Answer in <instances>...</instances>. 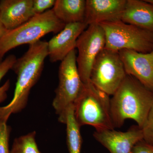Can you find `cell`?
Instances as JSON below:
<instances>
[{
	"label": "cell",
	"mask_w": 153,
	"mask_h": 153,
	"mask_svg": "<svg viewBox=\"0 0 153 153\" xmlns=\"http://www.w3.org/2000/svg\"><path fill=\"white\" fill-rule=\"evenodd\" d=\"M48 56L47 42L40 40L29 45L27 51L16 60L11 69L17 76L13 97L9 104L0 107V120L7 121L11 114L26 106L30 90L40 78Z\"/></svg>",
	"instance_id": "obj_1"
},
{
	"label": "cell",
	"mask_w": 153,
	"mask_h": 153,
	"mask_svg": "<svg viewBox=\"0 0 153 153\" xmlns=\"http://www.w3.org/2000/svg\"><path fill=\"white\" fill-rule=\"evenodd\" d=\"M110 99L111 120L114 128L133 120L141 128L153 105V91L133 76L127 75Z\"/></svg>",
	"instance_id": "obj_2"
},
{
	"label": "cell",
	"mask_w": 153,
	"mask_h": 153,
	"mask_svg": "<svg viewBox=\"0 0 153 153\" xmlns=\"http://www.w3.org/2000/svg\"><path fill=\"white\" fill-rule=\"evenodd\" d=\"M109 95L91 82L83 86L73 106L75 120L79 126H92L96 131L114 129L110 110Z\"/></svg>",
	"instance_id": "obj_3"
},
{
	"label": "cell",
	"mask_w": 153,
	"mask_h": 153,
	"mask_svg": "<svg viewBox=\"0 0 153 153\" xmlns=\"http://www.w3.org/2000/svg\"><path fill=\"white\" fill-rule=\"evenodd\" d=\"M65 26L56 17L52 9L35 15L18 27L7 31L0 38V61L11 49L24 44H34L49 33H59Z\"/></svg>",
	"instance_id": "obj_4"
},
{
	"label": "cell",
	"mask_w": 153,
	"mask_h": 153,
	"mask_svg": "<svg viewBox=\"0 0 153 153\" xmlns=\"http://www.w3.org/2000/svg\"><path fill=\"white\" fill-rule=\"evenodd\" d=\"M105 34V49L119 52L123 49L149 53L153 49V32L121 21L99 24Z\"/></svg>",
	"instance_id": "obj_5"
},
{
	"label": "cell",
	"mask_w": 153,
	"mask_h": 153,
	"mask_svg": "<svg viewBox=\"0 0 153 153\" xmlns=\"http://www.w3.org/2000/svg\"><path fill=\"white\" fill-rule=\"evenodd\" d=\"M75 49L72 50L62 61L59 70V83L55 90L52 105L60 122L68 108L74 102L82 90L83 83L79 75L76 62Z\"/></svg>",
	"instance_id": "obj_6"
},
{
	"label": "cell",
	"mask_w": 153,
	"mask_h": 153,
	"mask_svg": "<svg viewBox=\"0 0 153 153\" xmlns=\"http://www.w3.org/2000/svg\"><path fill=\"white\" fill-rule=\"evenodd\" d=\"M126 75L119 52L104 48L94 63L90 81L108 95H113Z\"/></svg>",
	"instance_id": "obj_7"
},
{
	"label": "cell",
	"mask_w": 153,
	"mask_h": 153,
	"mask_svg": "<svg viewBox=\"0 0 153 153\" xmlns=\"http://www.w3.org/2000/svg\"><path fill=\"white\" fill-rule=\"evenodd\" d=\"M105 45L104 31L100 25H88L77 39L76 65L83 83L90 82L91 71L94 63Z\"/></svg>",
	"instance_id": "obj_8"
},
{
	"label": "cell",
	"mask_w": 153,
	"mask_h": 153,
	"mask_svg": "<svg viewBox=\"0 0 153 153\" xmlns=\"http://www.w3.org/2000/svg\"><path fill=\"white\" fill-rule=\"evenodd\" d=\"M119 54L126 74L133 76L153 91V49L146 53L123 49Z\"/></svg>",
	"instance_id": "obj_9"
},
{
	"label": "cell",
	"mask_w": 153,
	"mask_h": 153,
	"mask_svg": "<svg viewBox=\"0 0 153 153\" xmlns=\"http://www.w3.org/2000/svg\"><path fill=\"white\" fill-rule=\"evenodd\" d=\"M93 136L110 153H132L135 145L143 138L142 130L137 125L132 126L125 132L96 131Z\"/></svg>",
	"instance_id": "obj_10"
},
{
	"label": "cell",
	"mask_w": 153,
	"mask_h": 153,
	"mask_svg": "<svg viewBox=\"0 0 153 153\" xmlns=\"http://www.w3.org/2000/svg\"><path fill=\"white\" fill-rule=\"evenodd\" d=\"M87 27L84 22L65 25L63 30L47 42L50 61L52 63L62 61L70 52L75 49L77 39Z\"/></svg>",
	"instance_id": "obj_11"
},
{
	"label": "cell",
	"mask_w": 153,
	"mask_h": 153,
	"mask_svg": "<svg viewBox=\"0 0 153 153\" xmlns=\"http://www.w3.org/2000/svg\"><path fill=\"white\" fill-rule=\"evenodd\" d=\"M127 0H86L84 23L88 25L121 21Z\"/></svg>",
	"instance_id": "obj_12"
},
{
	"label": "cell",
	"mask_w": 153,
	"mask_h": 153,
	"mask_svg": "<svg viewBox=\"0 0 153 153\" xmlns=\"http://www.w3.org/2000/svg\"><path fill=\"white\" fill-rule=\"evenodd\" d=\"M35 15L33 0L0 1V17L8 31L18 27Z\"/></svg>",
	"instance_id": "obj_13"
},
{
	"label": "cell",
	"mask_w": 153,
	"mask_h": 153,
	"mask_svg": "<svg viewBox=\"0 0 153 153\" xmlns=\"http://www.w3.org/2000/svg\"><path fill=\"white\" fill-rule=\"evenodd\" d=\"M121 21L153 32V5L146 0H127Z\"/></svg>",
	"instance_id": "obj_14"
},
{
	"label": "cell",
	"mask_w": 153,
	"mask_h": 153,
	"mask_svg": "<svg viewBox=\"0 0 153 153\" xmlns=\"http://www.w3.org/2000/svg\"><path fill=\"white\" fill-rule=\"evenodd\" d=\"M85 3V0H56L52 9L57 19L65 25L84 22Z\"/></svg>",
	"instance_id": "obj_15"
},
{
	"label": "cell",
	"mask_w": 153,
	"mask_h": 153,
	"mask_svg": "<svg viewBox=\"0 0 153 153\" xmlns=\"http://www.w3.org/2000/svg\"><path fill=\"white\" fill-rule=\"evenodd\" d=\"M61 123L66 126V142L69 153H81L82 139L80 127L76 123L74 115V106L67 109Z\"/></svg>",
	"instance_id": "obj_16"
},
{
	"label": "cell",
	"mask_w": 153,
	"mask_h": 153,
	"mask_svg": "<svg viewBox=\"0 0 153 153\" xmlns=\"http://www.w3.org/2000/svg\"><path fill=\"white\" fill-rule=\"evenodd\" d=\"M36 131H33L16 138L10 153H42L36 143Z\"/></svg>",
	"instance_id": "obj_17"
},
{
	"label": "cell",
	"mask_w": 153,
	"mask_h": 153,
	"mask_svg": "<svg viewBox=\"0 0 153 153\" xmlns=\"http://www.w3.org/2000/svg\"><path fill=\"white\" fill-rule=\"evenodd\" d=\"M17 60L16 57L14 55H10L6 57L4 60L0 61V82L3 77L8 72ZM10 86V82L9 79L2 85L0 86V103L3 102L7 97L8 91Z\"/></svg>",
	"instance_id": "obj_18"
},
{
	"label": "cell",
	"mask_w": 153,
	"mask_h": 153,
	"mask_svg": "<svg viewBox=\"0 0 153 153\" xmlns=\"http://www.w3.org/2000/svg\"><path fill=\"white\" fill-rule=\"evenodd\" d=\"M11 132V127L7 124V122L0 120V153H10Z\"/></svg>",
	"instance_id": "obj_19"
},
{
	"label": "cell",
	"mask_w": 153,
	"mask_h": 153,
	"mask_svg": "<svg viewBox=\"0 0 153 153\" xmlns=\"http://www.w3.org/2000/svg\"><path fill=\"white\" fill-rule=\"evenodd\" d=\"M141 128L143 137V140L153 146V105Z\"/></svg>",
	"instance_id": "obj_20"
},
{
	"label": "cell",
	"mask_w": 153,
	"mask_h": 153,
	"mask_svg": "<svg viewBox=\"0 0 153 153\" xmlns=\"http://www.w3.org/2000/svg\"><path fill=\"white\" fill-rule=\"evenodd\" d=\"M56 0H33V9L35 15H39L51 10Z\"/></svg>",
	"instance_id": "obj_21"
},
{
	"label": "cell",
	"mask_w": 153,
	"mask_h": 153,
	"mask_svg": "<svg viewBox=\"0 0 153 153\" xmlns=\"http://www.w3.org/2000/svg\"><path fill=\"white\" fill-rule=\"evenodd\" d=\"M132 153H153V146L141 140L134 146Z\"/></svg>",
	"instance_id": "obj_22"
},
{
	"label": "cell",
	"mask_w": 153,
	"mask_h": 153,
	"mask_svg": "<svg viewBox=\"0 0 153 153\" xmlns=\"http://www.w3.org/2000/svg\"><path fill=\"white\" fill-rule=\"evenodd\" d=\"M7 31L3 25L0 17V38H2L7 33Z\"/></svg>",
	"instance_id": "obj_23"
},
{
	"label": "cell",
	"mask_w": 153,
	"mask_h": 153,
	"mask_svg": "<svg viewBox=\"0 0 153 153\" xmlns=\"http://www.w3.org/2000/svg\"><path fill=\"white\" fill-rule=\"evenodd\" d=\"M148 2L152 4L153 5V0H146Z\"/></svg>",
	"instance_id": "obj_24"
}]
</instances>
